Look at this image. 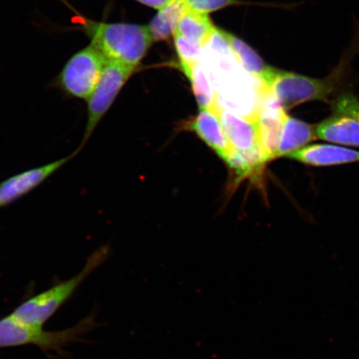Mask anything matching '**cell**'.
Here are the masks:
<instances>
[{
    "label": "cell",
    "instance_id": "cell-18",
    "mask_svg": "<svg viewBox=\"0 0 359 359\" xmlns=\"http://www.w3.org/2000/svg\"><path fill=\"white\" fill-rule=\"evenodd\" d=\"M175 47L180 60V67L204 62V48L201 45L184 37L178 31L173 34Z\"/></svg>",
    "mask_w": 359,
    "mask_h": 359
},
{
    "label": "cell",
    "instance_id": "cell-9",
    "mask_svg": "<svg viewBox=\"0 0 359 359\" xmlns=\"http://www.w3.org/2000/svg\"><path fill=\"white\" fill-rule=\"evenodd\" d=\"M286 115L275 98L268 91L264 93L255 122L260 145L269 161L276 159Z\"/></svg>",
    "mask_w": 359,
    "mask_h": 359
},
{
    "label": "cell",
    "instance_id": "cell-20",
    "mask_svg": "<svg viewBox=\"0 0 359 359\" xmlns=\"http://www.w3.org/2000/svg\"><path fill=\"white\" fill-rule=\"evenodd\" d=\"M136 1L148 7L155 8V10L160 11L161 8L168 6L169 4L175 1V0H136Z\"/></svg>",
    "mask_w": 359,
    "mask_h": 359
},
{
    "label": "cell",
    "instance_id": "cell-1",
    "mask_svg": "<svg viewBox=\"0 0 359 359\" xmlns=\"http://www.w3.org/2000/svg\"><path fill=\"white\" fill-rule=\"evenodd\" d=\"M73 20L107 62L137 67L154 42L148 25L97 22L81 13Z\"/></svg>",
    "mask_w": 359,
    "mask_h": 359
},
{
    "label": "cell",
    "instance_id": "cell-11",
    "mask_svg": "<svg viewBox=\"0 0 359 359\" xmlns=\"http://www.w3.org/2000/svg\"><path fill=\"white\" fill-rule=\"evenodd\" d=\"M185 127L188 131L196 133L224 161H227L234 150L224 132L217 107L213 109H200L199 114L187 123Z\"/></svg>",
    "mask_w": 359,
    "mask_h": 359
},
{
    "label": "cell",
    "instance_id": "cell-10",
    "mask_svg": "<svg viewBox=\"0 0 359 359\" xmlns=\"http://www.w3.org/2000/svg\"><path fill=\"white\" fill-rule=\"evenodd\" d=\"M217 109L224 132L233 149L243 154H264L259 142L257 122L218 106Z\"/></svg>",
    "mask_w": 359,
    "mask_h": 359
},
{
    "label": "cell",
    "instance_id": "cell-15",
    "mask_svg": "<svg viewBox=\"0 0 359 359\" xmlns=\"http://www.w3.org/2000/svg\"><path fill=\"white\" fill-rule=\"evenodd\" d=\"M158 11L148 25L154 41H163L173 36L188 8L182 0H175Z\"/></svg>",
    "mask_w": 359,
    "mask_h": 359
},
{
    "label": "cell",
    "instance_id": "cell-2",
    "mask_svg": "<svg viewBox=\"0 0 359 359\" xmlns=\"http://www.w3.org/2000/svg\"><path fill=\"white\" fill-rule=\"evenodd\" d=\"M109 255L107 247L98 249L88 259L86 264L77 276L27 300L16 308L11 316L22 324L42 327L44 323L69 299L90 273L105 262Z\"/></svg>",
    "mask_w": 359,
    "mask_h": 359
},
{
    "label": "cell",
    "instance_id": "cell-4",
    "mask_svg": "<svg viewBox=\"0 0 359 359\" xmlns=\"http://www.w3.org/2000/svg\"><path fill=\"white\" fill-rule=\"evenodd\" d=\"M107 64L106 57L90 43L67 61L53 86L67 97L88 100Z\"/></svg>",
    "mask_w": 359,
    "mask_h": 359
},
{
    "label": "cell",
    "instance_id": "cell-5",
    "mask_svg": "<svg viewBox=\"0 0 359 359\" xmlns=\"http://www.w3.org/2000/svg\"><path fill=\"white\" fill-rule=\"evenodd\" d=\"M93 318H85L78 325L57 332L43 331L42 327L22 324L12 316L0 320V348L34 345L43 350H60L78 339L93 326Z\"/></svg>",
    "mask_w": 359,
    "mask_h": 359
},
{
    "label": "cell",
    "instance_id": "cell-7",
    "mask_svg": "<svg viewBox=\"0 0 359 359\" xmlns=\"http://www.w3.org/2000/svg\"><path fill=\"white\" fill-rule=\"evenodd\" d=\"M316 136L336 144L359 147V100L352 95L340 97L333 112L316 127Z\"/></svg>",
    "mask_w": 359,
    "mask_h": 359
},
{
    "label": "cell",
    "instance_id": "cell-6",
    "mask_svg": "<svg viewBox=\"0 0 359 359\" xmlns=\"http://www.w3.org/2000/svg\"><path fill=\"white\" fill-rule=\"evenodd\" d=\"M136 67L119 62H107L95 89L87 100V124L82 142L79 147L81 151L92 136L103 116L109 110L121 89L131 77Z\"/></svg>",
    "mask_w": 359,
    "mask_h": 359
},
{
    "label": "cell",
    "instance_id": "cell-13",
    "mask_svg": "<svg viewBox=\"0 0 359 359\" xmlns=\"http://www.w3.org/2000/svg\"><path fill=\"white\" fill-rule=\"evenodd\" d=\"M316 127L286 115L276 158L288 157L317 139Z\"/></svg>",
    "mask_w": 359,
    "mask_h": 359
},
{
    "label": "cell",
    "instance_id": "cell-21",
    "mask_svg": "<svg viewBox=\"0 0 359 359\" xmlns=\"http://www.w3.org/2000/svg\"><path fill=\"white\" fill-rule=\"evenodd\" d=\"M57 1H60V3L64 4V6L69 8V10H70L72 12H74V13H75L76 15H80L81 13L76 10V8L73 6H72V4L69 1H67V0H57Z\"/></svg>",
    "mask_w": 359,
    "mask_h": 359
},
{
    "label": "cell",
    "instance_id": "cell-8",
    "mask_svg": "<svg viewBox=\"0 0 359 359\" xmlns=\"http://www.w3.org/2000/svg\"><path fill=\"white\" fill-rule=\"evenodd\" d=\"M81 150L78 148L73 154L40 167L25 170L0 182V210L15 203L29 193L41 186L53 174L60 170L77 156Z\"/></svg>",
    "mask_w": 359,
    "mask_h": 359
},
{
    "label": "cell",
    "instance_id": "cell-16",
    "mask_svg": "<svg viewBox=\"0 0 359 359\" xmlns=\"http://www.w3.org/2000/svg\"><path fill=\"white\" fill-rule=\"evenodd\" d=\"M224 34L231 45L233 53L236 57L238 62L247 74L255 78L262 83L266 78L271 66L264 64L262 57L254 50L250 45L245 43L243 40L238 39L235 35L224 30ZM263 85V84H262Z\"/></svg>",
    "mask_w": 359,
    "mask_h": 359
},
{
    "label": "cell",
    "instance_id": "cell-3",
    "mask_svg": "<svg viewBox=\"0 0 359 359\" xmlns=\"http://www.w3.org/2000/svg\"><path fill=\"white\" fill-rule=\"evenodd\" d=\"M262 84L285 110L304 102L326 100L334 88L332 79H313L272 67Z\"/></svg>",
    "mask_w": 359,
    "mask_h": 359
},
{
    "label": "cell",
    "instance_id": "cell-17",
    "mask_svg": "<svg viewBox=\"0 0 359 359\" xmlns=\"http://www.w3.org/2000/svg\"><path fill=\"white\" fill-rule=\"evenodd\" d=\"M217 29L208 15L188 11L180 20L177 31L191 42L204 47Z\"/></svg>",
    "mask_w": 359,
    "mask_h": 359
},
{
    "label": "cell",
    "instance_id": "cell-12",
    "mask_svg": "<svg viewBox=\"0 0 359 359\" xmlns=\"http://www.w3.org/2000/svg\"><path fill=\"white\" fill-rule=\"evenodd\" d=\"M288 157L313 167H330L358 163L359 151L340 146L313 144L304 147Z\"/></svg>",
    "mask_w": 359,
    "mask_h": 359
},
{
    "label": "cell",
    "instance_id": "cell-14",
    "mask_svg": "<svg viewBox=\"0 0 359 359\" xmlns=\"http://www.w3.org/2000/svg\"><path fill=\"white\" fill-rule=\"evenodd\" d=\"M181 69L191 82L200 109H215L217 105V94L204 62L181 66Z\"/></svg>",
    "mask_w": 359,
    "mask_h": 359
},
{
    "label": "cell",
    "instance_id": "cell-19",
    "mask_svg": "<svg viewBox=\"0 0 359 359\" xmlns=\"http://www.w3.org/2000/svg\"><path fill=\"white\" fill-rule=\"evenodd\" d=\"M188 11L203 13H208L222 10V8L236 6L240 2L238 0H182Z\"/></svg>",
    "mask_w": 359,
    "mask_h": 359
}]
</instances>
